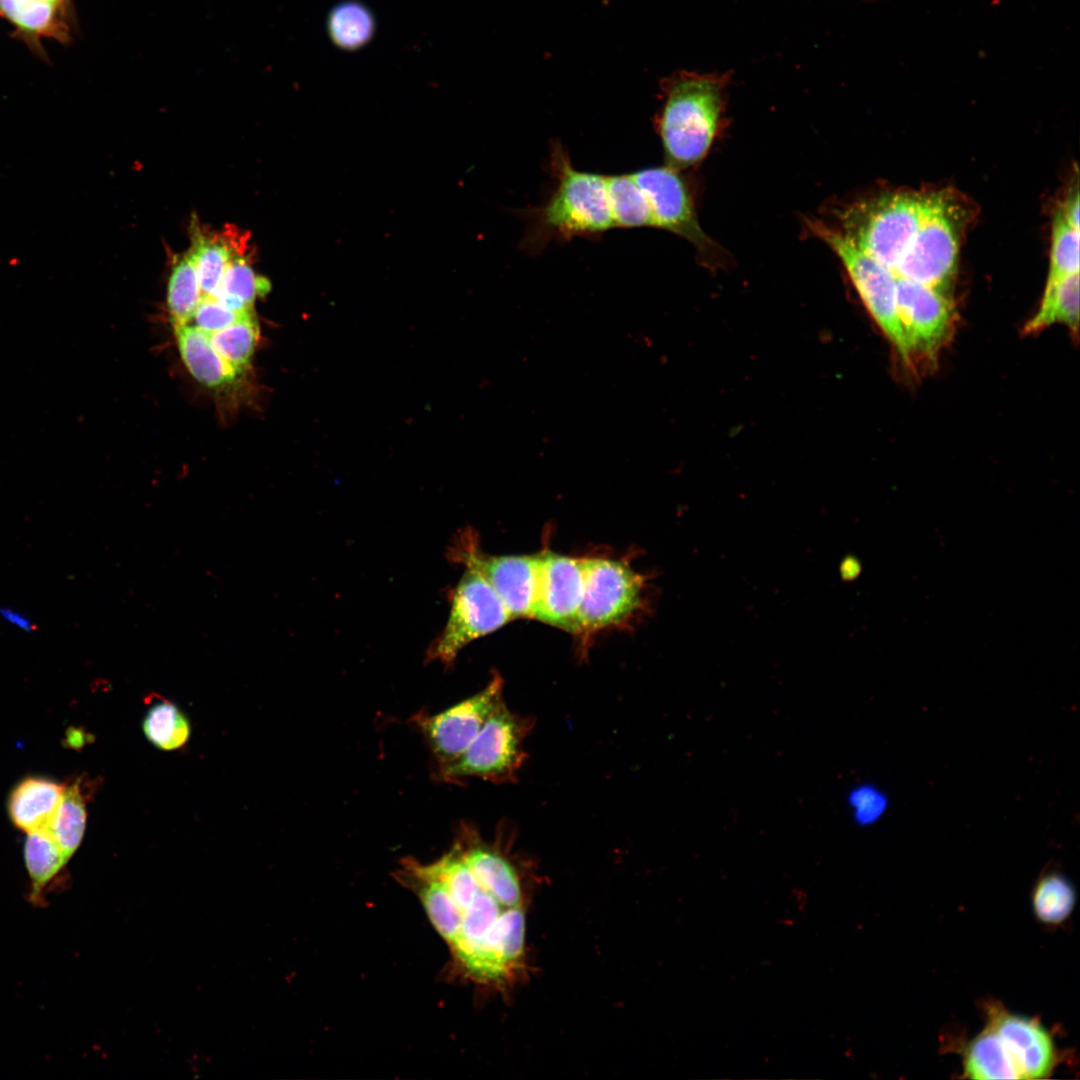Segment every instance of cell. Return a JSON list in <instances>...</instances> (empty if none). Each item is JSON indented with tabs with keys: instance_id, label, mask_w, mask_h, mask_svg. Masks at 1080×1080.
Returning a JSON list of instances; mask_svg holds the SVG:
<instances>
[{
	"instance_id": "1",
	"label": "cell",
	"mask_w": 1080,
	"mask_h": 1080,
	"mask_svg": "<svg viewBox=\"0 0 1080 1080\" xmlns=\"http://www.w3.org/2000/svg\"><path fill=\"white\" fill-rule=\"evenodd\" d=\"M729 73L682 71L663 83L664 103L655 119L666 165L684 170L708 155L726 125Z\"/></svg>"
},
{
	"instance_id": "2",
	"label": "cell",
	"mask_w": 1080,
	"mask_h": 1080,
	"mask_svg": "<svg viewBox=\"0 0 1080 1080\" xmlns=\"http://www.w3.org/2000/svg\"><path fill=\"white\" fill-rule=\"evenodd\" d=\"M550 169L556 187L541 207L530 211L528 249L536 251L550 240L598 236L615 227L605 175L575 169L559 142L551 145Z\"/></svg>"
},
{
	"instance_id": "3",
	"label": "cell",
	"mask_w": 1080,
	"mask_h": 1080,
	"mask_svg": "<svg viewBox=\"0 0 1080 1080\" xmlns=\"http://www.w3.org/2000/svg\"><path fill=\"white\" fill-rule=\"evenodd\" d=\"M933 193L895 192L856 202L840 213V230L860 250L895 270L929 208Z\"/></svg>"
},
{
	"instance_id": "4",
	"label": "cell",
	"mask_w": 1080,
	"mask_h": 1080,
	"mask_svg": "<svg viewBox=\"0 0 1080 1080\" xmlns=\"http://www.w3.org/2000/svg\"><path fill=\"white\" fill-rule=\"evenodd\" d=\"M534 719L508 709L504 700L491 712L482 728L453 762L435 771L440 781L462 784L480 778L496 784L516 781L527 753L523 743Z\"/></svg>"
},
{
	"instance_id": "5",
	"label": "cell",
	"mask_w": 1080,
	"mask_h": 1080,
	"mask_svg": "<svg viewBox=\"0 0 1080 1080\" xmlns=\"http://www.w3.org/2000/svg\"><path fill=\"white\" fill-rule=\"evenodd\" d=\"M807 226L838 256L872 318L895 347L904 365L909 367L897 313L894 271L860 250L840 230L819 220L808 219Z\"/></svg>"
},
{
	"instance_id": "6",
	"label": "cell",
	"mask_w": 1080,
	"mask_h": 1080,
	"mask_svg": "<svg viewBox=\"0 0 1080 1080\" xmlns=\"http://www.w3.org/2000/svg\"><path fill=\"white\" fill-rule=\"evenodd\" d=\"M447 622L426 652V663L454 664L460 651L511 621V617L483 576L466 568L451 593Z\"/></svg>"
},
{
	"instance_id": "7",
	"label": "cell",
	"mask_w": 1080,
	"mask_h": 1080,
	"mask_svg": "<svg viewBox=\"0 0 1080 1080\" xmlns=\"http://www.w3.org/2000/svg\"><path fill=\"white\" fill-rule=\"evenodd\" d=\"M952 202L933 193L931 203L906 253L894 270L946 293L956 272L959 225Z\"/></svg>"
},
{
	"instance_id": "8",
	"label": "cell",
	"mask_w": 1080,
	"mask_h": 1080,
	"mask_svg": "<svg viewBox=\"0 0 1080 1080\" xmlns=\"http://www.w3.org/2000/svg\"><path fill=\"white\" fill-rule=\"evenodd\" d=\"M897 313L909 368L921 362L934 366L954 329L956 312L944 292L896 275Z\"/></svg>"
},
{
	"instance_id": "9",
	"label": "cell",
	"mask_w": 1080,
	"mask_h": 1080,
	"mask_svg": "<svg viewBox=\"0 0 1080 1080\" xmlns=\"http://www.w3.org/2000/svg\"><path fill=\"white\" fill-rule=\"evenodd\" d=\"M448 558L479 572L494 590L511 619L533 618L539 579V555H489L470 529L458 534Z\"/></svg>"
},
{
	"instance_id": "10",
	"label": "cell",
	"mask_w": 1080,
	"mask_h": 1080,
	"mask_svg": "<svg viewBox=\"0 0 1080 1080\" xmlns=\"http://www.w3.org/2000/svg\"><path fill=\"white\" fill-rule=\"evenodd\" d=\"M584 592L578 634L594 633L626 622L640 608L644 581L624 561L584 558Z\"/></svg>"
},
{
	"instance_id": "11",
	"label": "cell",
	"mask_w": 1080,
	"mask_h": 1080,
	"mask_svg": "<svg viewBox=\"0 0 1080 1080\" xmlns=\"http://www.w3.org/2000/svg\"><path fill=\"white\" fill-rule=\"evenodd\" d=\"M502 677L494 672L478 693L450 708L429 714L419 711L410 719L424 737L434 760L435 771L457 759L474 740L486 719L503 701Z\"/></svg>"
},
{
	"instance_id": "12",
	"label": "cell",
	"mask_w": 1080,
	"mask_h": 1080,
	"mask_svg": "<svg viewBox=\"0 0 1080 1080\" xmlns=\"http://www.w3.org/2000/svg\"><path fill=\"white\" fill-rule=\"evenodd\" d=\"M631 175L649 201L654 227L687 240L701 256H721L720 248L700 226L692 192L679 170L663 165Z\"/></svg>"
},
{
	"instance_id": "13",
	"label": "cell",
	"mask_w": 1080,
	"mask_h": 1080,
	"mask_svg": "<svg viewBox=\"0 0 1080 1080\" xmlns=\"http://www.w3.org/2000/svg\"><path fill=\"white\" fill-rule=\"evenodd\" d=\"M583 592V559L555 552L539 555L534 619L578 634Z\"/></svg>"
},
{
	"instance_id": "14",
	"label": "cell",
	"mask_w": 1080,
	"mask_h": 1080,
	"mask_svg": "<svg viewBox=\"0 0 1080 1080\" xmlns=\"http://www.w3.org/2000/svg\"><path fill=\"white\" fill-rule=\"evenodd\" d=\"M524 938L523 909H503L480 943L459 962L475 979L501 982L520 967Z\"/></svg>"
},
{
	"instance_id": "15",
	"label": "cell",
	"mask_w": 1080,
	"mask_h": 1080,
	"mask_svg": "<svg viewBox=\"0 0 1080 1080\" xmlns=\"http://www.w3.org/2000/svg\"><path fill=\"white\" fill-rule=\"evenodd\" d=\"M988 1025L1008 1050L1021 1079L1047 1077L1056 1064V1050L1048 1031L1036 1020L991 1006Z\"/></svg>"
},
{
	"instance_id": "16",
	"label": "cell",
	"mask_w": 1080,
	"mask_h": 1080,
	"mask_svg": "<svg viewBox=\"0 0 1080 1080\" xmlns=\"http://www.w3.org/2000/svg\"><path fill=\"white\" fill-rule=\"evenodd\" d=\"M455 846L476 878L481 889L503 908L519 907L522 892L518 872L498 841L487 843L469 823L457 831Z\"/></svg>"
},
{
	"instance_id": "17",
	"label": "cell",
	"mask_w": 1080,
	"mask_h": 1080,
	"mask_svg": "<svg viewBox=\"0 0 1080 1080\" xmlns=\"http://www.w3.org/2000/svg\"><path fill=\"white\" fill-rule=\"evenodd\" d=\"M71 0H0V16L39 49L42 38L70 39Z\"/></svg>"
},
{
	"instance_id": "18",
	"label": "cell",
	"mask_w": 1080,
	"mask_h": 1080,
	"mask_svg": "<svg viewBox=\"0 0 1080 1080\" xmlns=\"http://www.w3.org/2000/svg\"><path fill=\"white\" fill-rule=\"evenodd\" d=\"M65 785L50 778L22 779L8 798V814L14 825L29 833L47 829L61 800Z\"/></svg>"
},
{
	"instance_id": "19",
	"label": "cell",
	"mask_w": 1080,
	"mask_h": 1080,
	"mask_svg": "<svg viewBox=\"0 0 1080 1080\" xmlns=\"http://www.w3.org/2000/svg\"><path fill=\"white\" fill-rule=\"evenodd\" d=\"M245 242L232 228L222 233L199 227L193 230L190 250L196 263L201 299L215 295L227 263L234 255L244 253Z\"/></svg>"
},
{
	"instance_id": "20",
	"label": "cell",
	"mask_w": 1080,
	"mask_h": 1080,
	"mask_svg": "<svg viewBox=\"0 0 1080 1080\" xmlns=\"http://www.w3.org/2000/svg\"><path fill=\"white\" fill-rule=\"evenodd\" d=\"M179 353L192 376L208 387H220L237 377L214 349L208 334L188 323L173 325Z\"/></svg>"
},
{
	"instance_id": "21",
	"label": "cell",
	"mask_w": 1080,
	"mask_h": 1080,
	"mask_svg": "<svg viewBox=\"0 0 1080 1080\" xmlns=\"http://www.w3.org/2000/svg\"><path fill=\"white\" fill-rule=\"evenodd\" d=\"M24 859L30 880L28 898L34 906L42 907L69 859L46 829L27 833Z\"/></svg>"
},
{
	"instance_id": "22",
	"label": "cell",
	"mask_w": 1080,
	"mask_h": 1080,
	"mask_svg": "<svg viewBox=\"0 0 1080 1080\" xmlns=\"http://www.w3.org/2000/svg\"><path fill=\"white\" fill-rule=\"evenodd\" d=\"M403 867L401 874L417 888V894L434 928L451 945L460 932L463 911L444 884L422 873L416 867L414 859H406Z\"/></svg>"
},
{
	"instance_id": "23",
	"label": "cell",
	"mask_w": 1080,
	"mask_h": 1080,
	"mask_svg": "<svg viewBox=\"0 0 1080 1080\" xmlns=\"http://www.w3.org/2000/svg\"><path fill=\"white\" fill-rule=\"evenodd\" d=\"M1053 324H1063L1071 330L1074 336H1077L1079 328V273L1046 283L1040 307L1024 326V333H1036Z\"/></svg>"
},
{
	"instance_id": "24",
	"label": "cell",
	"mask_w": 1080,
	"mask_h": 1080,
	"mask_svg": "<svg viewBox=\"0 0 1080 1080\" xmlns=\"http://www.w3.org/2000/svg\"><path fill=\"white\" fill-rule=\"evenodd\" d=\"M271 290L270 281L255 273L244 253L234 255L227 263L219 288L211 298L236 312H255L254 303Z\"/></svg>"
},
{
	"instance_id": "25",
	"label": "cell",
	"mask_w": 1080,
	"mask_h": 1080,
	"mask_svg": "<svg viewBox=\"0 0 1080 1080\" xmlns=\"http://www.w3.org/2000/svg\"><path fill=\"white\" fill-rule=\"evenodd\" d=\"M963 1066L971 1079H1021L1004 1043L988 1024L968 1043Z\"/></svg>"
},
{
	"instance_id": "26",
	"label": "cell",
	"mask_w": 1080,
	"mask_h": 1080,
	"mask_svg": "<svg viewBox=\"0 0 1080 1080\" xmlns=\"http://www.w3.org/2000/svg\"><path fill=\"white\" fill-rule=\"evenodd\" d=\"M605 184L615 227H654L649 201L631 174L605 175Z\"/></svg>"
},
{
	"instance_id": "27",
	"label": "cell",
	"mask_w": 1080,
	"mask_h": 1080,
	"mask_svg": "<svg viewBox=\"0 0 1080 1080\" xmlns=\"http://www.w3.org/2000/svg\"><path fill=\"white\" fill-rule=\"evenodd\" d=\"M376 22L371 10L357 0H346L331 9L327 18L328 36L344 51H355L373 38Z\"/></svg>"
},
{
	"instance_id": "28",
	"label": "cell",
	"mask_w": 1080,
	"mask_h": 1080,
	"mask_svg": "<svg viewBox=\"0 0 1080 1080\" xmlns=\"http://www.w3.org/2000/svg\"><path fill=\"white\" fill-rule=\"evenodd\" d=\"M86 820V797L78 779L65 785L56 812L46 829L69 860L82 842Z\"/></svg>"
},
{
	"instance_id": "29",
	"label": "cell",
	"mask_w": 1080,
	"mask_h": 1080,
	"mask_svg": "<svg viewBox=\"0 0 1080 1080\" xmlns=\"http://www.w3.org/2000/svg\"><path fill=\"white\" fill-rule=\"evenodd\" d=\"M146 739L162 751L182 748L190 739L191 723L173 702L160 700L149 707L142 720Z\"/></svg>"
},
{
	"instance_id": "30",
	"label": "cell",
	"mask_w": 1080,
	"mask_h": 1080,
	"mask_svg": "<svg viewBox=\"0 0 1080 1080\" xmlns=\"http://www.w3.org/2000/svg\"><path fill=\"white\" fill-rule=\"evenodd\" d=\"M200 301L196 263L189 249L177 257L169 277L167 306L172 324L189 323Z\"/></svg>"
},
{
	"instance_id": "31",
	"label": "cell",
	"mask_w": 1080,
	"mask_h": 1080,
	"mask_svg": "<svg viewBox=\"0 0 1080 1080\" xmlns=\"http://www.w3.org/2000/svg\"><path fill=\"white\" fill-rule=\"evenodd\" d=\"M414 862L422 873L444 884L462 911L482 890L455 845L433 863L423 865L416 860Z\"/></svg>"
},
{
	"instance_id": "32",
	"label": "cell",
	"mask_w": 1080,
	"mask_h": 1080,
	"mask_svg": "<svg viewBox=\"0 0 1080 1080\" xmlns=\"http://www.w3.org/2000/svg\"><path fill=\"white\" fill-rule=\"evenodd\" d=\"M503 908L481 890L463 911L460 932L450 945L458 961L468 955L487 934Z\"/></svg>"
},
{
	"instance_id": "33",
	"label": "cell",
	"mask_w": 1080,
	"mask_h": 1080,
	"mask_svg": "<svg viewBox=\"0 0 1080 1080\" xmlns=\"http://www.w3.org/2000/svg\"><path fill=\"white\" fill-rule=\"evenodd\" d=\"M207 334L214 349L237 376L248 367L260 337L257 318L247 319Z\"/></svg>"
},
{
	"instance_id": "34",
	"label": "cell",
	"mask_w": 1080,
	"mask_h": 1080,
	"mask_svg": "<svg viewBox=\"0 0 1080 1080\" xmlns=\"http://www.w3.org/2000/svg\"><path fill=\"white\" fill-rule=\"evenodd\" d=\"M1075 890L1071 882L1058 872L1044 875L1033 891V909L1044 923L1058 924L1072 912L1075 904Z\"/></svg>"
},
{
	"instance_id": "35",
	"label": "cell",
	"mask_w": 1080,
	"mask_h": 1080,
	"mask_svg": "<svg viewBox=\"0 0 1080 1080\" xmlns=\"http://www.w3.org/2000/svg\"><path fill=\"white\" fill-rule=\"evenodd\" d=\"M1047 282L1079 273V229L1070 226L1057 212L1052 229Z\"/></svg>"
},
{
	"instance_id": "36",
	"label": "cell",
	"mask_w": 1080,
	"mask_h": 1080,
	"mask_svg": "<svg viewBox=\"0 0 1080 1080\" xmlns=\"http://www.w3.org/2000/svg\"><path fill=\"white\" fill-rule=\"evenodd\" d=\"M848 800L855 822L862 826L877 822L888 807L887 795L872 784L856 786Z\"/></svg>"
},
{
	"instance_id": "37",
	"label": "cell",
	"mask_w": 1080,
	"mask_h": 1080,
	"mask_svg": "<svg viewBox=\"0 0 1080 1080\" xmlns=\"http://www.w3.org/2000/svg\"><path fill=\"white\" fill-rule=\"evenodd\" d=\"M252 318H256L255 312L230 310L211 297L201 299L193 316L196 327L207 333Z\"/></svg>"
},
{
	"instance_id": "38",
	"label": "cell",
	"mask_w": 1080,
	"mask_h": 1080,
	"mask_svg": "<svg viewBox=\"0 0 1080 1080\" xmlns=\"http://www.w3.org/2000/svg\"><path fill=\"white\" fill-rule=\"evenodd\" d=\"M1079 210V192L1076 187L1075 190L1069 191L1063 207L1058 213L1070 226L1079 229Z\"/></svg>"
},
{
	"instance_id": "39",
	"label": "cell",
	"mask_w": 1080,
	"mask_h": 1080,
	"mask_svg": "<svg viewBox=\"0 0 1080 1080\" xmlns=\"http://www.w3.org/2000/svg\"><path fill=\"white\" fill-rule=\"evenodd\" d=\"M0 615L7 622L27 632H32L36 629V626L32 622V620L18 610L12 609L10 607L0 606Z\"/></svg>"
},
{
	"instance_id": "40",
	"label": "cell",
	"mask_w": 1080,
	"mask_h": 1080,
	"mask_svg": "<svg viewBox=\"0 0 1080 1080\" xmlns=\"http://www.w3.org/2000/svg\"><path fill=\"white\" fill-rule=\"evenodd\" d=\"M860 571L858 562L853 558H847L842 561L840 565V574L843 579L851 580L855 578Z\"/></svg>"
}]
</instances>
